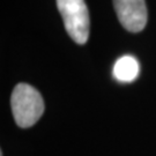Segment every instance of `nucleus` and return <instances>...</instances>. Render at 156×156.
Returning <instances> with one entry per match:
<instances>
[{
	"instance_id": "20e7f679",
	"label": "nucleus",
	"mask_w": 156,
	"mask_h": 156,
	"mask_svg": "<svg viewBox=\"0 0 156 156\" xmlns=\"http://www.w3.org/2000/svg\"><path fill=\"white\" fill-rule=\"evenodd\" d=\"M139 74V64L134 57L124 56L119 58L113 67V75L120 82H131Z\"/></svg>"
},
{
	"instance_id": "f257e3e1",
	"label": "nucleus",
	"mask_w": 156,
	"mask_h": 156,
	"mask_svg": "<svg viewBox=\"0 0 156 156\" xmlns=\"http://www.w3.org/2000/svg\"><path fill=\"white\" fill-rule=\"evenodd\" d=\"M13 117L17 126L28 128L38 122L44 112V101L37 89L30 84L19 83L11 97Z\"/></svg>"
},
{
	"instance_id": "f03ea898",
	"label": "nucleus",
	"mask_w": 156,
	"mask_h": 156,
	"mask_svg": "<svg viewBox=\"0 0 156 156\" xmlns=\"http://www.w3.org/2000/svg\"><path fill=\"white\" fill-rule=\"evenodd\" d=\"M67 34L78 43L84 44L89 37V13L84 0H57Z\"/></svg>"
},
{
	"instance_id": "7ed1b4c3",
	"label": "nucleus",
	"mask_w": 156,
	"mask_h": 156,
	"mask_svg": "<svg viewBox=\"0 0 156 156\" xmlns=\"http://www.w3.org/2000/svg\"><path fill=\"white\" fill-rule=\"evenodd\" d=\"M119 22L131 33H139L147 24L145 0H113Z\"/></svg>"
}]
</instances>
